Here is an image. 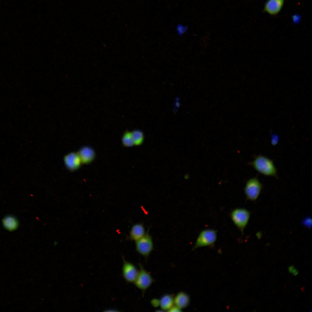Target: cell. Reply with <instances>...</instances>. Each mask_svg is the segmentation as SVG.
<instances>
[{"mask_svg": "<svg viewBox=\"0 0 312 312\" xmlns=\"http://www.w3.org/2000/svg\"><path fill=\"white\" fill-rule=\"evenodd\" d=\"M248 164L264 176L278 179L277 169L273 161L265 155H259L256 156L253 160Z\"/></svg>", "mask_w": 312, "mask_h": 312, "instance_id": "6da1fadb", "label": "cell"}, {"mask_svg": "<svg viewBox=\"0 0 312 312\" xmlns=\"http://www.w3.org/2000/svg\"><path fill=\"white\" fill-rule=\"evenodd\" d=\"M230 216L234 224L243 234L250 219V212L244 208H237L231 211Z\"/></svg>", "mask_w": 312, "mask_h": 312, "instance_id": "7a4b0ae2", "label": "cell"}, {"mask_svg": "<svg viewBox=\"0 0 312 312\" xmlns=\"http://www.w3.org/2000/svg\"><path fill=\"white\" fill-rule=\"evenodd\" d=\"M217 239V231L211 229L203 230L200 233L192 250L203 247H213Z\"/></svg>", "mask_w": 312, "mask_h": 312, "instance_id": "3957f363", "label": "cell"}, {"mask_svg": "<svg viewBox=\"0 0 312 312\" xmlns=\"http://www.w3.org/2000/svg\"><path fill=\"white\" fill-rule=\"evenodd\" d=\"M263 185L257 177L251 178L246 181L244 190L247 200L255 201L259 196Z\"/></svg>", "mask_w": 312, "mask_h": 312, "instance_id": "277c9868", "label": "cell"}, {"mask_svg": "<svg viewBox=\"0 0 312 312\" xmlns=\"http://www.w3.org/2000/svg\"><path fill=\"white\" fill-rule=\"evenodd\" d=\"M149 229L144 235L135 241L136 250L140 255L147 258L154 249L153 240L148 233Z\"/></svg>", "mask_w": 312, "mask_h": 312, "instance_id": "5b68a950", "label": "cell"}, {"mask_svg": "<svg viewBox=\"0 0 312 312\" xmlns=\"http://www.w3.org/2000/svg\"><path fill=\"white\" fill-rule=\"evenodd\" d=\"M139 270L133 283L137 287L144 293L150 287L154 280L150 274L145 269L141 264H139Z\"/></svg>", "mask_w": 312, "mask_h": 312, "instance_id": "8992f818", "label": "cell"}, {"mask_svg": "<svg viewBox=\"0 0 312 312\" xmlns=\"http://www.w3.org/2000/svg\"><path fill=\"white\" fill-rule=\"evenodd\" d=\"M123 264L122 273L123 277L129 283H133L137 275L138 270L135 265L132 263L127 261L123 258Z\"/></svg>", "mask_w": 312, "mask_h": 312, "instance_id": "52a82bcc", "label": "cell"}, {"mask_svg": "<svg viewBox=\"0 0 312 312\" xmlns=\"http://www.w3.org/2000/svg\"><path fill=\"white\" fill-rule=\"evenodd\" d=\"M64 161L67 168L71 171L78 169L82 163L78 153L75 152L70 153L65 155Z\"/></svg>", "mask_w": 312, "mask_h": 312, "instance_id": "ba28073f", "label": "cell"}, {"mask_svg": "<svg viewBox=\"0 0 312 312\" xmlns=\"http://www.w3.org/2000/svg\"><path fill=\"white\" fill-rule=\"evenodd\" d=\"M82 163L89 164L92 162L95 157V153L94 149L88 146L81 148L77 153Z\"/></svg>", "mask_w": 312, "mask_h": 312, "instance_id": "9c48e42d", "label": "cell"}, {"mask_svg": "<svg viewBox=\"0 0 312 312\" xmlns=\"http://www.w3.org/2000/svg\"><path fill=\"white\" fill-rule=\"evenodd\" d=\"M284 0H268L266 2L264 10L268 13L275 15L281 9Z\"/></svg>", "mask_w": 312, "mask_h": 312, "instance_id": "30bf717a", "label": "cell"}, {"mask_svg": "<svg viewBox=\"0 0 312 312\" xmlns=\"http://www.w3.org/2000/svg\"><path fill=\"white\" fill-rule=\"evenodd\" d=\"M174 305L181 310L187 307L190 301L189 295L183 291L178 293L174 297Z\"/></svg>", "mask_w": 312, "mask_h": 312, "instance_id": "8fae6325", "label": "cell"}, {"mask_svg": "<svg viewBox=\"0 0 312 312\" xmlns=\"http://www.w3.org/2000/svg\"><path fill=\"white\" fill-rule=\"evenodd\" d=\"M145 233L143 224L137 223L132 227L129 232V238L131 240L135 241L142 238Z\"/></svg>", "mask_w": 312, "mask_h": 312, "instance_id": "7c38bea8", "label": "cell"}, {"mask_svg": "<svg viewBox=\"0 0 312 312\" xmlns=\"http://www.w3.org/2000/svg\"><path fill=\"white\" fill-rule=\"evenodd\" d=\"M2 224L5 229L9 231H12L18 228L19 222L15 217L9 215L6 216L3 218Z\"/></svg>", "mask_w": 312, "mask_h": 312, "instance_id": "4fadbf2b", "label": "cell"}, {"mask_svg": "<svg viewBox=\"0 0 312 312\" xmlns=\"http://www.w3.org/2000/svg\"><path fill=\"white\" fill-rule=\"evenodd\" d=\"M174 305V297L170 294H165L159 299V306L163 310L168 311Z\"/></svg>", "mask_w": 312, "mask_h": 312, "instance_id": "5bb4252c", "label": "cell"}, {"mask_svg": "<svg viewBox=\"0 0 312 312\" xmlns=\"http://www.w3.org/2000/svg\"><path fill=\"white\" fill-rule=\"evenodd\" d=\"M131 133L134 145H139L141 144L144 139L143 133L138 130L133 131Z\"/></svg>", "mask_w": 312, "mask_h": 312, "instance_id": "9a60e30c", "label": "cell"}, {"mask_svg": "<svg viewBox=\"0 0 312 312\" xmlns=\"http://www.w3.org/2000/svg\"><path fill=\"white\" fill-rule=\"evenodd\" d=\"M122 142L123 145L126 147H130L134 145L131 132L125 131L123 134Z\"/></svg>", "mask_w": 312, "mask_h": 312, "instance_id": "2e32d148", "label": "cell"}, {"mask_svg": "<svg viewBox=\"0 0 312 312\" xmlns=\"http://www.w3.org/2000/svg\"><path fill=\"white\" fill-rule=\"evenodd\" d=\"M187 26L181 24L178 25L176 27V30L178 34L182 35L187 31Z\"/></svg>", "mask_w": 312, "mask_h": 312, "instance_id": "e0dca14e", "label": "cell"}, {"mask_svg": "<svg viewBox=\"0 0 312 312\" xmlns=\"http://www.w3.org/2000/svg\"><path fill=\"white\" fill-rule=\"evenodd\" d=\"M271 144L273 146L276 145L279 141V137L277 134H273L271 135Z\"/></svg>", "mask_w": 312, "mask_h": 312, "instance_id": "ac0fdd59", "label": "cell"}, {"mask_svg": "<svg viewBox=\"0 0 312 312\" xmlns=\"http://www.w3.org/2000/svg\"><path fill=\"white\" fill-rule=\"evenodd\" d=\"M303 224L305 226L309 227L311 224V220L309 218H305L303 221Z\"/></svg>", "mask_w": 312, "mask_h": 312, "instance_id": "d6986e66", "label": "cell"}, {"mask_svg": "<svg viewBox=\"0 0 312 312\" xmlns=\"http://www.w3.org/2000/svg\"><path fill=\"white\" fill-rule=\"evenodd\" d=\"M182 310L179 308L178 307L175 305H174L168 311L169 312H181L182 311Z\"/></svg>", "mask_w": 312, "mask_h": 312, "instance_id": "ffe728a7", "label": "cell"}, {"mask_svg": "<svg viewBox=\"0 0 312 312\" xmlns=\"http://www.w3.org/2000/svg\"><path fill=\"white\" fill-rule=\"evenodd\" d=\"M152 305L154 307H157L159 306V300L154 299L152 301Z\"/></svg>", "mask_w": 312, "mask_h": 312, "instance_id": "44dd1931", "label": "cell"}, {"mask_svg": "<svg viewBox=\"0 0 312 312\" xmlns=\"http://www.w3.org/2000/svg\"><path fill=\"white\" fill-rule=\"evenodd\" d=\"M293 19L294 22V23H297L298 22L300 21V17L298 15H295L293 16Z\"/></svg>", "mask_w": 312, "mask_h": 312, "instance_id": "7402d4cb", "label": "cell"}, {"mask_svg": "<svg viewBox=\"0 0 312 312\" xmlns=\"http://www.w3.org/2000/svg\"><path fill=\"white\" fill-rule=\"evenodd\" d=\"M291 273L293 275L296 276L298 274V271L296 268H294Z\"/></svg>", "mask_w": 312, "mask_h": 312, "instance_id": "603a6c76", "label": "cell"}, {"mask_svg": "<svg viewBox=\"0 0 312 312\" xmlns=\"http://www.w3.org/2000/svg\"><path fill=\"white\" fill-rule=\"evenodd\" d=\"M294 268V267L293 265H291L288 268V270L289 272L290 273H291Z\"/></svg>", "mask_w": 312, "mask_h": 312, "instance_id": "cb8c5ba5", "label": "cell"}, {"mask_svg": "<svg viewBox=\"0 0 312 312\" xmlns=\"http://www.w3.org/2000/svg\"><path fill=\"white\" fill-rule=\"evenodd\" d=\"M57 244H58L57 242L56 241L54 242V245H57Z\"/></svg>", "mask_w": 312, "mask_h": 312, "instance_id": "d4e9b609", "label": "cell"}]
</instances>
